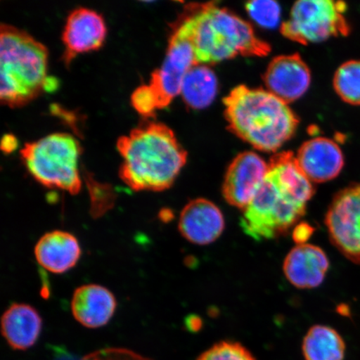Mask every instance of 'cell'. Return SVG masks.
Returning <instances> with one entry per match:
<instances>
[{
	"label": "cell",
	"instance_id": "22",
	"mask_svg": "<svg viewBox=\"0 0 360 360\" xmlns=\"http://www.w3.org/2000/svg\"><path fill=\"white\" fill-rule=\"evenodd\" d=\"M90 197L89 212L94 219H98L114 208L116 193L110 184L98 182L89 174H84Z\"/></svg>",
	"mask_w": 360,
	"mask_h": 360
},
{
	"label": "cell",
	"instance_id": "6",
	"mask_svg": "<svg viewBox=\"0 0 360 360\" xmlns=\"http://www.w3.org/2000/svg\"><path fill=\"white\" fill-rule=\"evenodd\" d=\"M20 155L31 176L41 186L70 195H77L81 191L80 146L71 134H51L26 143Z\"/></svg>",
	"mask_w": 360,
	"mask_h": 360
},
{
	"label": "cell",
	"instance_id": "2",
	"mask_svg": "<svg viewBox=\"0 0 360 360\" xmlns=\"http://www.w3.org/2000/svg\"><path fill=\"white\" fill-rule=\"evenodd\" d=\"M122 157L121 180L134 191L168 190L187 162L188 154L169 126L147 120L117 141Z\"/></svg>",
	"mask_w": 360,
	"mask_h": 360
},
{
	"label": "cell",
	"instance_id": "12",
	"mask_svg": "<svg viewBox=\"0 0 360 360\" xmlns=\"http://www.w3.org/2000/svg\"><path fill=\"white\" fill-rule=\"evenodd\" d=\"M266 90L289 105L307 92L311 73L298 53L273 58L264 75Z\"/></svg>",
	"mask_w": 360,
	"mask_h": 360
},
{
	"label": "cell",
	"instance_id": "24",
	"mask_svg": "<svg viewBox=\"0 0 360 360\" xmlns=\"http://www.w3.org/2000/svg\"><path fill=\"white\" fill-rule=\"evenodd\" d=\"M196 360H257L238 342L224 340L206 349Z\"/></svg>",
	"mask_w": 360,
	"mask_h": 360
},
{
	"label": "cell",
	"instance_id": "20",
	"mask_svg": "<svg viewBox=\"0 0 360 360\" xmlns=\"http://www.w3.org/2000/svg\"><path fill=\"white\" fill-rule=\"evenodd\" d=\"M346 345L335 328L314 326L309 328L302 343L305 360H344Z\"/></svg>",
	"mask_w": 360,
	"mask_h": 360
},
{
	"label": "cell",
	"instance_id": "8",
	"mask_svg": "<svg viewBox=\"0 0 360 360\" xmlns=\"http://www.w3.org/2000/svg\"><path fill=\"white\" fill-rule=\"evenodd\" d=\"M196 65L190 21L184 15L171 35L163 63L159 69L153 72L150 83L146 84L157 110L168 107L180 94L184 77Z\"/></svg>",
	"mask_w": 360,
	"mask_h": 360
},
{
	"label": "cell",
	"instance_id": "26",
	"mask_svg": "<svg viewBox=\"0 0 360 360\" xmlns=\"http://www.w3.org/2000/svg\"><path fill=\"white\" fill-rule=\"evenodd\" d=\"M314 229L308 224L302 223L297 225L294 231V240L298 243V245L306 244L305 241L311 236Z\"/></svg>",
	"mask_w": 360,
	"mask_h": 360
},
{
	"label": "cell",
	"instance_id": "15",
	"mask_svg": "<svg viewBox=\"0 0 360 360\" xmlns=\"http://www.w3.org/2000/svg\"><path fill=\"white\" fill-rule=\"evenodd\" d=\"M330 261L321 248L309 244L298 245L283 261V274L298 289H314L325 281Z\"/></svg>",
	"mask_w": 360,
	"mask_h": 360
},
{
	"label": "cell",
	"instance_id": "23",
	"mask_svg": "<svg viewBox=\"0 0 360 360\" xmlns=\"http://www.w3.org/2000/svg\"><path fill=\"white\" fill-rule=\"evenodd\" d=\"M245 10L256 24L265 29H274L281 22L280 4L270 0H255L245 4Z\"/></svg>",
	"mask_w": 360,
	"mask_h": 360
},
{
	"label": "cell",
	"instance_id": "3",
	"mask_svg": "<svg viewBox=\"0 0 360 360\" xmlns=\"http://www.w3.org/2000/svg\"><path fill=\"white\" fill-rule=\"evenodd\" d=\"M229 128L263 152H277L294 136L300 123L289 105L263 89L240 85L224 101Z\"/></svg>",
	"mask_w": 360,
	"mask_h": 360
},
{
	"label": "cell",
	"instance_id": "7",
	"mask_svg": "<svg viewBox=\"0 0 360 360\" xmlns=\"http://www.w3.org/2000/svg\"><path fill=\"white\" fill-rule=\"evenodd\" d=\"M347 4L332 0H300L295 3L289 19L281 26L288 39L304 45L347 36L350 25L345 13Z\"/></svg>",
	"mask_w": 360,
	"mask_h": 360
},
{
	"label": "cell",
	"instance_id": "25",
	"mask_svg": "<svg viewBox=\"0 0 360 360\" xmlns=\"http://www.w3.org/2000/svg\"><path fill=\"white\" fill-rule=\"evenodd\" d=\"M80 360H153L142 356L132 350L123 348H108L96 351Z\"/></svg>",
	"mask_w": 360,
	"mask_h": 360
},
{
	"label": "cell",
	"instance_id": "17",
	"mask_svg": "<svg viewBox=\"0 0 360 360\" xmlns=\"http://www.w3.org/2000/svg\"><path fill=\"white\" fill-rule=\"evenodd\" d=\"M81 247L76 237L63 231L45 233L34 248L36 260L53 274H64L73 269L81 257Z\"/></svg>",
	"mask_w": 360,
	"mask_h": 360
},
{
	"label": "cell",
	"instance_id": "4",
	"mask_svg": "<svg viewBox=\"0 0 360 360\" xmlns=\"http://www.w3.org/2000/svg\"><path fill=\"white\" fill-rule=\"evenodd\" d=\"M190 21L198 65H211L237 56H267L269 44L253 27L215 3L193 4L184 13Z\"/></svg>",
	"mask_w": 360,
	"mask_h": 360
},
{
	"label": "cell",
	"instance_id": "14",
	"mask_svg": "<svg viewBox=\"0 0 360 360\" xmlns=\"http://www.w3.org/2000/svg\"><path fill=\"white\" fill-rule=\"evenodd\" d=\"M178 227L186 240L197 245H208L222 235L225 223L219 207L209 200L200 198L184 206Z\"/></svg>",
	"mask_w": 360,
	"mask_h": 360
},
{
	"label": "cell",
	"instance_id": "5",
	"mask_svg": "<svg viewBox=\"0 0 360 360\" xmlns=\"http://www.w3.org/2000/svg\"><path fill=\"white\" fill-rule=\"evenodd\" d=\"M48 49L15 26L0 28V100L8 107L26 105L51 86Z\"/></svg>",
	"mask_w": 360,
	"mask_h": 360
},
{
	"label": "cell",
	"instance_id": "16",
	"mask_svg": "<svg viewBox=\"0 0 360 360\" xmlns=\"http://www.w3.org/2000/svg\"><path fill=\"white\" fill-rule=\"evenodd\" d=\"M117 301L105 287L85 285L76 289L71 300L74 318L80 325L89 328H101L114 316Z\"/></svg>",
	"mask_w": 360,
	"mask_h": 360
},
{
	"label": "cell",
	"instance_id": "19",
	"mask_svg": "<svg viewBox=\"0 0 360 360\" xmlns=\"http://www.w3.org/2000/svg\"><path fill=\"white\" fill-rule=\"evenodd\" d=\"M218 79L208 65H196L184 77L180 96L193 110L209 107L218 94Z\"/></svg>",
	"mask_w": 360,
	"mask_h": 360
},
{
	"label": "cell",
	"instance_id": "13",
	"mask_svg": "<svg viewBox=\"0 0 360 360\" xmlns=\"http://www.w3.org/2000/svg\"><path fill=\"white\" fill-rule=\"evenodd\" d=\"M297 163L312 183L331 181L345 166L343 152L332 139L317 137L306 141L295 155Z\"/></svg>",
	"mask_w": 360,
	"mask_h": 360
},
{
	"label": "cell",
	"instance_id": "9",
	"mask_svg": "<svg viewBox=\"0 0 360 360\" xmlns=\"http://www.w3.org/2000/svg\"><path fill=\"white\" fill-rule=\"evenodd\" d=\"M325 223L333 245L360 265V183L350 184L335 193Z\"/></svg>",
	"mask_w": 360,
	"mask_h": 360
},
{
	"label": "cell",
	"instance_id": "11",
	"mask_svg": "<svg viewBox=\"0 0 360 360\" xmlns=\"http://www.w3.org/2000/svg\"><path fill=\"white\" fill-rule=\"evenodd\" d=\"M107 26L101 13L91 8L78 7L68 15L62 34L66 65L80 53L96 51L105 41Z\"/></svg>",
	"mask_w": 360,
	"mask_h": 360
},
{
	"label": "cell",
	"instance_id": "10",
	"mask_svg": "<svg viewBox=\"0 0 360 360\" xmlns=\"http://www.w3.org/2000/svg\"><path fill=\"white\" fill-rule=\"evenodd\" d=\"M269 172V163L255 152L238 155L229 165L223 183L225 201L244 210L259 191Z\"/></svg>",
	"mask_w": 360,
	"mask_h": 360
},
{
	"label": "cell",
	"instance_id": "18",
	"mask_svg": "<svg viewBox=\"0 0 360 360\" xmlns=\"http://www.w3.org/2000/svg\"><path fill=\"white\" fill-rule=\"evenodd\" d=\"M43 328L39 313L32 306L13 304L1 318V333L15 350H27L37 343Z\"/></svg>",
	"mask_w": 360,
	"mask_h": 360
},
{
	"label": "cell",
	"instance_id": "1",
	"mask_svg": "<svg viewBox=\"0 0 360 360\" xmlns=\"http://www.w3.org/2000/svg\"><path fill=\"white\" fill-rule=\"evenodd\" d=\"M314 195L313 183L300 169L295 155L278 153L269 161L264 181L243 210L240 227L256 241L285 235L303 218Z\"/></svg>",
	"mask_w": 360,
	"mask_h": 360
},
{
	"label": "cell",
	"instance_id": "21",
	"mask_svg": "<svg viewBox=\"0 0 360 360\" xmlns=\"http://www.w3.org/2000/svg\"><path fill=\"white\" fill-rule=\"evenodd\" d=\"M333 85L342 101L360 106V60L346 61L338 68Z\"/></svg>",
	"mask_w": 360,
	"mask_h": 360
}]
</instances>
